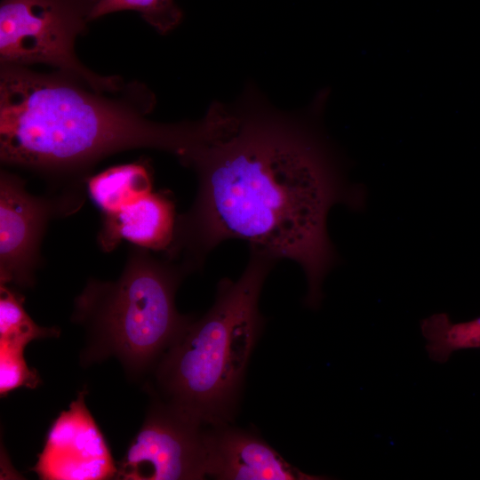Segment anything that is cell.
Instances as JSON below:
<instances>
[{
  "instance_id": "1",
  "label": "cell",
  "mask_w": 480,
  "mask_h": 480,
  "mask_svg": "<svg viewBox=\"0 0 480 480\" xmlns=\"http://www.w3.org/2000/svg\"><path fill=\"white\" fill-rule=\"evenodd\" d=\"M177 157L194 171L197 187L189 209L177 215L164 257L191 274L222 242L244 241L276 261L298 264L308 284L305 304L318 308L324 278L339 261L329 213L366 204L365 190L348 180L326 138L250 95L233 106L212 103L193 121Z\"/></svg>"
},
{
  "instance_id": "2",
  "label": "cell",
  "mask_w": 480,
  "mask_h": 480,
  "mask_svg": "<svg viewBox=\"0 0 480 480\" xmlns=\"http://www.w3.org/2000/svg\"><path fill=\"white\" fill-rule=\"evenodd\" d=\"M101 93L60 71L1 65V163L37 172L57 190L84 188L92 166L114 153L152 148L177 155L184 122H154L146 117L150 108Z\"/></svg>"
},
{
  "instance_id": "3",
  "label": "cell",
  "mask_w": 480,
  "mask_h": 480,
  "mask_svg": "<svg viewBox=\"0 0 480 480\" xmlns=\"http://www.w3.org/2000/svg\"><path fill=\"white\" fill-rule=\"evenodd\" d=\"M276 262L249 249L241 276L219 282L211 308L192 319L156 364L153 396L205 426L230 424L263 327L260 292Z\"/></svg>"
},
{
  "instance_id": "4",
  "label": "cell",
  "mask_w": 480,
  "mask_h": 480,
  "mask_svg": "<svg viewBox=\"0 0 480 480\" xmlns=\"http://www.w3.org/2000/svg\"><path fill=\"white\" fill-rule=\"evenodd\" d=\"M189 275L179 263L132 245L115 281L90 278L74 300L71 320L83 327V364L116 357L132 378L153 371L194 318L176 308Z\"/></svg>"
},
{
  "instance_id": "5",
  "label": "cell",
  "mask_w": 480,
  "mask_h": 480,
  "mask_svg": "<svg viewBox=\"0 0 480 480\" xmlns=\"http://www.w3.org/2000/svg\"><path fill=\"white\" fill-rule=\"evenodd\" d=\"M99 0H2L1 65L26 67L43 63L60 69L93 90L118 92L116 76H100L84 67L75 53V42L86 30Z\"/></svg>"
},
{
  "instance_id": "6",
  "label": "cell",
  "mask_w": 480,
  "mask_h": 480,
  "mask_svg": "<svg viewBox=\"0 0 480 480\" xmlns=\"http://www.w3.org/2000/svg\"><path fill=\"white\" fill-rule=\"evenodd\" d=\"M84 188H63L44 196L28 191L25 180L0 172V284L30 288L40 267L41 244L49 222L77 212Z\"/></svg>"
},
{
  "instance_id": "7",
  "label": "cell",
  "mask_w": 480,
  "mask_h": 480,
  "mask_svg": "<svg viewBox=\"0 0 480 480\" xmlns=\"http://www.w3.org/2000/svg\"><path fill=\"white\" fill-rule=\"evenodd\" d=\"M209 428L153 396L141 428L117 465L116 478H205Z\"/></svg>"
},
{
  "instance_id": "8",
  "label": "cell",
  "mask_w": 480,
  "mask_h": 480,
  "mask_svg": "<svg viewBox=\"0 0 480 480\" xmlns=\"http://www.w3.org/2000/svg\"><path fill=\"white\" fill-rule=\"evenodd\" d=\"M80 391L50 428L43 451L32 468L45 480H102L116 476L107 442Z\"/></svg>"
},
{
  "instance_id": "9",
  "label": "cell",
  "mask_w": 480,
  "mask_h": 480,
  "mask_svg": "<svg viewBox=\"0 0 480 480\" xmlns=\"http://www.w3.org/2000/svg\"><path fill=\"white\" fill-rule=\"evenodd\" d=\"M207 476L219 480H318L288 463L257 435L230 424L210 427Z\"/></svg>"
},
{
  "instance_id": "10",
  "label": "cell",
  "mask_w": 480,
  "mask_h": 480,
  "mask_svg": "<svg viewBox=\"0 0 480 480\" xmlns=\"http://www.w3.org/2000/svg\"><path fill=\"white\" fill-rule=\"evenodd\" d=\"M177 215L171 197L152 191L116 213L103 214L98 245L110 252L127 240L150 251L165 252L173 238Z\"/></svg>"
},
{
  "instance_id": "11",
  "label": "cell",
  "mask_w": 480,
  "mask_h": 480,
  "mask_svg": "<svg viewBox=\"0 0 480 480\" xmlns=\"http://www.w3.org/2000/svg\"><path fill=\"white\" fill-rule=\"evenodd\" d=\"M90 197L103 214L116 213L152 192L153 178L142 163L109 167L86 181Z\"/></svg>"
},
{
  "instance_id": "12",
  "label": "cell",
  "mask_w": 480,
  "mask_h": 480,
  "mask_svg": "<svg viewBox=\"0 0 480 480\" xmlns=\"http://www.w3.org/2000/svg\"><path fill=\"white\" fill-rule=\"evenodd\" d=\"M420 331L428 355L436 363L447 362L458 350L480 348V317L454 323L447 314L436 313L420 321Z\"/></svg>"
},
{
  "instance_id": "13",
  "label": "cell",
  "mask_w": 480,
  "mask_h": 480,
  "mask_svg": "<svg viewBox=\"0 0 480 480\" xmlns=\"http://www.w3.org/2000/svg\"><path fill=\"white\" fill-rule=\"evenodd\" d=\"M24 297L0 284V343L25 348L32 340L58 337L56 327L37 325L28 315L24 307Z\"/></svg>"
},
{
  "instance_id": "14",
  "label": "cell",
  "mask_w": 480,
  "mask_h": 480,
  "mask_svg": "<svg viewBox=\"0 0 480 480\" xmlns=\"http://www.w3.org/2000/svg\"><path fill=\"white\" fill-rule=\"evenodd\" d=\"M120 11H135L158 32L168 33L182 19V12L174 0H99L92 20Z\"/></svg>"
},
{
  "instance_id": "15",
  "label": "cell",
  "mask_w": 480,
  "mask_h": 480,
  "mask_svg": "<svg viewBox=\"0 0 480 480\" xmlns=\"http://www.w3.org/2000/svg\"><path fill=\"white\" fill-rule=\"evenodd\" d=\"M24 349L0 343L1 396L20 387L35 388L40 383L36 371L30 369L26 363Z\"/></svg>"
}]
</instances>
